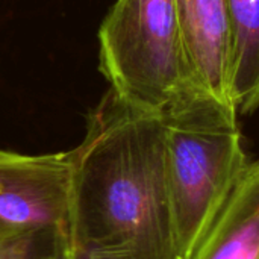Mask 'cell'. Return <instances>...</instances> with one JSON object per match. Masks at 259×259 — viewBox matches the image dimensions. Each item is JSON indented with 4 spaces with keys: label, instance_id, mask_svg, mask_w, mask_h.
<instances>
[{
    "label": "cell",
    "instance_id": "1",
    "mask_svg": "<svg viewBox=\"0 0 259 259\" xmlns=\"http://www.w3.org/2000/svg\"><path fill=\"white\" fill-rule=\"evenodd\" d=\"M68 246L100 259H179L162 114L109 90L70 150Z\"/></svg>",
    "mask_w": 259,
    "mask_h": 259
},
{
    "label": "cell",
    "instance_id": "2",
    "mask_svg": "<svg viewBox=\"0 0 259 259\" xmlns=\"http://www.w3.org/2000/svg\"><path fill=\"white\" fill-rule=\"evenodd\" d=\"M165 164L179 259H190L249 165L238 111L187 87L164 111Z\"/></svg>",
    "mask_w": 259,
    "mask_h": 259
},
{
    "label": "cell",
    "instance_id": "3",
    "mask_svg": "<svg viewBox=\"0 0 259 259\" xmlns=\"http://www.w3.org/2000/svg\"><path fill=\"white\" fill-rule=\"evenodd\" d=\"M99 68L124 103L162 114L193 87L176 0H117L99 30Z\"/></svg>",
    "mask_w": 259,
    "mask_h": 259
},
{
    "label": "cell",
    "instance_id": "4",
    "mask_svg": "<svg viewBox=\"0 0 259 259\" xmlns=\"http://www.w3.org/2000/svg\"><path fill=\"white\" fill-rule=\"evenodd\" d=\"M70 178V152L0 150V222L12 228L55 226L68 235Z\"/></svg>",
    "mask_w": 259,
    "mask_h": 259
},
{
    "label": "cell",
    "instance_id": "5",
    "mask_svg": "<svg viewBox=\"0 0 259 259\" xmlns=\"http://www.w3.org/2000/svg\"><path fill=\"white\" fill-rule=\"evenodd\" d=\"M176 6L191 85L234 106L228 0H176Z\"/></svg>",
    "mask_w": 259,
    "mask_h": 259
},
{
    "label": "cell",
    "instance_id": "6",
    "mask_svg": "<svg viewBox=\"0 0 259 259\" xmlns=\"http://www.w3.org/2000/svg\"><path fill=\"white\" fill-rule=\"evenodd\" d=\"M190 259H259V159L249 162Z\"/></svg>",
    "mask_w": 259,
    "mask_h": 259
},
{
    "label": "cell",
    "instance_id": "7",
    "mask_svg": "<svg viewBox=\"0 0 259 259\" xmlns=\"http://www.w3.org/2000/svg\"><path fill=\"white\" fill-rule=\"evenodd\" d=\"M232 38L231 100L238 114L259 106V0H228Z\"/></svg>",
    "mask_w": 259,
    "mask_h": 259
},
{
    "label": "cell",
    "instance_id": "8",
    "mask_svg": "<svg viewBox=\"0 0 259 259\" xmlns=\"http://www.w3.org/2000/svg\"><path fill=\"white\" fill-rule=\"evenodd\" d=\"M68 235L55 226L0 232V259H67Z\"/></svg>",
    "mask_w": 259,
    "mask_h": 259
},
{
    "label": "cell",
    "instance_id": "9",
    "mask_svg": "<svg viewBox=\"0 0 259 259\" xmlns=\"http://www.w3.org/2000/svg\"><path fill=\"white\" fill-rule=\"evenodd\" d=\"M67 259H100L99 256L87 252V250H82V249H76V247H70L68 246V255Z\"/></svg>",
    "mask_w": 259,
    "mask_h": 259
},
{
    "label": "cell",
    "instance_id": "10",
    "mask_svg": "<svg viewBox=\"0 0 259 259\" xmlns=\"http://www.w3.org/2000/svg\"><path fill=\"white\" fill-rule=\"evenodd\" d=\"M12 226H8V225H5L3 222H0V232H3V231H8V229H11Z\"/></svg>",
    "mask_w": 259,
    "mask_h": 259
}]
</instances>
